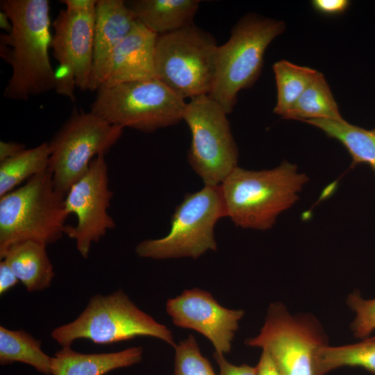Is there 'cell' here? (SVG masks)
Returning <instances> with one entry per match:
<instances>
[{
  "mask_svg": "<svg viewBox=\"0 0 375 375\" xmlns=\"http://www.w3.org/2000/svg\"><path fill=\"white\" fill-rule=\"evenodd\" d=\"M12 30L0 37V56L12 72L3 90L6 99L26 101L55 89L56 72L49 55L51 44L48 0H1Z\"/></svg>",
  "mask_w": 375,
  "mask_h": 375,
  "instance_id": "cell-1",
  "label": "cell"
},
{
  "mask_svg": "<svg viewBox=\"0 0 375 375\" xmlns=\"http://www.w3.org/2000/svg\"><path fill=\"white\" fill-rule=\"evenodd\" d=\"M308 178L287 161L271 169L236 167L220 184L226 217L243 228L267 230L291 208Z\"/></svg>",
  "mask_w": 375,
  "mask_h": 375,
  "instance_id": "cell-2",
  "label": "cell"
},
{
  "mask_svg": "<svg viewBox=\"0 0 375 375\" xmlns=\"http://www.w3.org/2000/svg\"><path fill=\"white\" fill-rule=\"evenodd\" d=\"M65 196L48 169L0 197V258L14 244L32 240L49 245L65 235Z\"/></svg>",
  "mask_w": 375,
  "mask_h": 375,
  "instance_id": "cell-3",
  "label": "cell"
},
{
  "mask_svg": "<svg viewBox=\"0 0 375 375\" xmlns=\"http://www.w3.org/2000/svg\"><path fill=\"white\" fill-rule=\"evenodd\" d=\"M285 28L282 21L247 15L233 26L229 39L218 46L215 78L208 95L227 114L232 112L238 92L258 79L266 49Z\"/></svg>",
  "mask_w": 375,
  "mask_h": 375,
  "instance_id": "cell-4",
  "label": "cell"
},
{
  "mask_svg": "<svg viewBox=\"0 0 375 375\" xmlns=\"http://www.w3.org/2000/svg\"><path fill=\"white\" fill-rule=\"evenodd\" d=\"M138 336L156 338L174 348L176 345L172 331L138 308L122 290L94 296L75 320L51 332L62 347H70L78 339L110 344Z\"/></svg>",
  "mask_w": 375,
  "mask_h": 375,
  "instance_id": "cell-5",
  "label": "cell"
},
{
  "mask_svg": "<svg viewBox=\"0 0 375 375\" xmlns=\"http://www.w3.org/2000/svg\"><path fill=\"white\" fill-rule=\"evenodd\" d=\"M217 47L214 36L194 24L158 35L156 78L183 99L208 95L215 78Z\"/></svg>",
  "mask_w": 375,
  "mask_h": 375,
  "instance_id": "cell-6",
  "label": "cell"
},
{
  "mask_svg": "<svg viewBox=\"0 0 375 375\" xmlns=\"http://www.w3.org/2000/svg\"><path fill=\"white\" fill-rule=\"evenodd\" d=\"M97 91L90 111L122 128L151 133L183 120L185 99L156 78Z\"/></svg>",
  "mask_w": 375,
  "mask_h": 375,
  "instance_id": "cell-7",
  "label": "cell"
},
{
  "mask_svg": "<svg viewBox=\"0 0 375 375\" xmlns=\"http://www.w3.org/2000/svg\"><path fill=\"white\" fill-rule=\"evenodd\" d=\"M223 217L226 214L219 185H204L185 195L175 208L167 235L142 241L135 252L141 258L154 260L196 259L208 251L217 250L214 229Z\"/></svg>",
  "mask_w": 375,
  "mask_h": 375,
  "instance_id": "cell-8",
  "label": "cell"
},
{
  "mask_svg": "<svg viewBox=\"0 0 375 375\" xmlns=\"http://www.w3.org/2000/svg\"><path fill=\"white\" fill-rule=\"evenodd\" d=\"M123 129L91 111L74 109L48 142V169L56 190L66 196L87 173L92 160L100 154L105 155L117 143Z\"/></svg>",
  "mask_w": 375,
  "mask_h": 375,
  "instance_id": "cell-9",
  "label": "cell"
},
{
  "mask_svg": "<svg viewBox=\"0 0 375 375\" xmlns=\"http://www.w3.org/2000/svg\"><path fill=\"white\" fill-rule=\"evenodd\" d=\"M227 115L209 95L190 99L185 105L183 120L192 137L188 161L204 185H220L238 167V147Z\"/></svg>",
  "mask_w": 375,
  "mask_h": 375,
  "instance_id": "cell-10",
  "label": "cell"
},
{
  "mask_svg": "<svg viewBox=\"0 0 375 375\" xmlns=\"http://www.w3.org/2000/svg\"><path fill=\"white\" fill-rule=\"evenodd\" d=\"M245 344L267 350L281 375H314L315 354L328 344L315 317L292 315L278 302L269 305L259 334Z\"/></svg>",
  "mask_w": 375,
  "mask_h": 375,
  "instance_id": "cell-11",
  "label": "cell"
},
{
  "mask_svg": "<svg viewBox=\"0 0 375 375\" xmlns=\"http://www.w3.org/2000/svg\"><path fill=\"white\" fill-rule=\"evenodd\" d=\"M95 11L61 10L53 21L51 47L59 64L56 91L75 101L74 89L90 90Z\"/></svg>",
  "mask_w": 375,
  "mask_h": 375,
  "instance_id": "cell-12",
  "label": "cell"
},
{
  "mask_svg": "<svg viewBox=\"0 0 375 375\" xmlns=\"http://www.w3.org/2000/svg\"><path fill=\"white\" fill-rule=\"evenodd\" d=\"M112 194L105 155L100 154L65 196L67 212L74 213L78 220L75 226L67 225L65 235L75 240L76 249L84 258L88 257L92 244L115 227V220L107 211Z\"/></svg>",
  "mask_w": 375,
  "mask_h": 375,
  "instance_id": "cell-13",
  "label": "cell"
},
{
  "mask_svg": "<svg viewBox=\"0 0 375 375\" xmlns=\"http://www.w3.org/2000/svg\"><path fill=\"white\" fill-rule=\"evenodd\" d=\"M166 311L174 325L194 330L212 344L215 352L224 355L231 349L243 310L228 309L212 294L199 288L185 290L166 303Z\"/></svg>",
  "mask_w": 375,
  "mask_h": 375,
  "instance_id": "cell-14",
  "label": "cell"
},
{
  "mask_svg": "<svg viewBox=\"0 0 375 375\" xmlns=\"http://www.w3.org/2000/svg\"><path fill=\"white\" fill-rule=\"evenodd\" d=\"M157 35L137 20L131 32L112 50L92 78L90 90L156 78Z\"/></svg>",
  "mask_w": 375,
  "mask_h": 375,
  "instance_id": "cell-15",
  "label": "cell"
},
{
  "mask_svg": "<svg viewBox=\"0 0 375 375\" xmlns=\"http://www.w3.org/2000/svg\"><path fill=\"white\" fill-rule=\"evenodd\" d=\"M136 22L125 1L97 0L91 81L112 50L131 32Z\"/></svg>",
  "mask_w": 375,
  "mask_h": 375,
  "instance_id": "cell-16",
  "label": "cell"
},
{
  "mask_svg": "<svg viewBox=\"0 0 375 375\" xmlns=\"http://www.w3.org/2000/svg\"><path fill=\"white\" fill-rule=\"evenodd\" d=\"M142 353L141 347L106 353H82L70 347H62L51 358V374L104 375L111 370L139 362Z\"/></svg>",
  "mask_w": 375,
  "mask_h": 375,
  "instance_id": "cell-17",
  "label": "cell"
},
{
  "mask_svg": "<svg viewBox=\"0 0 375 375\" xmlns=\"http://www.w3.org/2000/svg\"><path fill=\"white\" fill-rule=\"evenodd\" d=\"M126 3L138 22L162 35L194 24L200 1L133 0Z\"/></svg>",
  "mask_w": 375,
  "mask_h": 375,
  "instance_id": "cell-18",
  "label": "cell"
},
{
  "mask_svg": "<svg viewBox=\"0 0 375 375\" xmlns=\"http://www.w3.org/2000/svg\"><path fill=\"white\" fill-rule=\"evenodd\" d=\"M46 247L41 242L24 241L10 247L1 257L29 292L48 288L54 277Z\"/></svg>",
  "mask_w": 375,
  "mask_h": 375,
  "instance_id": "cell-19",
  "label": "cell"
},
{
  "mask_svg": "<svg viewBox=\"0 0 375 375\" xmlns=\"http://www.w3.org/2000/svg\"><path fill=\"white\" fill-rule=\"evenodd\" d=\"M305 122L340 141L352 157V165L365 162L375 173V129L367 130L343 120L310 119Z\"/></svg>",
  "mask_w": 375,
  "mask_h": 375,
  "instance_id": "cell-20",
  "label": "cell"
},
{
  "mask_svg": "<svg viewBox=\"0 0 375 375\" xmlns=\"http://www.w3.org/2000/svg\"><path fill=\"white\" fill-rule=\"evenodd\" d=\"M342 367H362L375 374V336L343 346L324 345L314 361V375H326Z\"/></svg>",
  "mask_w": 375,
  "mask_h": 375,
  "instance_id": "cell-21",
  "label": "cell"
},
{
  "mask_svg": "<svg viewBox=\"0 0 375 375\" xmlns=\"http://www.w3.org/2000/svg\"><path fill=\"white\" fill-rule=\"evenodd\" d=\"M21 362L38 372L51 374V358L41 349V341L23 330L12 331L0 326V362Z\"/></svg>",
  "mask_w": 375,
  "mask_h": 375,
  "instance_id": "cell-22",
  "label": "cell"
},
{
  "mask_svg": "<svg viewBox=\"0 0 375 375\" xmlns=\"http://www.w3.org/2000/svg\"><path fill=\"white\" fill-rule=\"evenodd\" d=\"M49 156V144L43 142L0 162V197L25 180L48 169Z\"/></svg>",
  "mask_w": 375,
  "mask_h": 375,
  "instance_id": "cell-23",
  "label": "cell"
},
{
  "mask_svg": "<svg viewBox=\"0 0 375 375\" xmlns=\"http://www.w3.org/2000/svg\"><path fill=\"white\" fill-rule=\"evenodd\" d=\"M283 118L303 122L318 119H344L330 88L321 72H319L294 106Z\"/></svg>",
  "mask_w": 375,
  "mask_h": 375,
  "instance_id": "cell-24",
  "label": "cell"
},
{
  "mask_svg": "<svg viewBox=\"0 0 375 375\" xmlns=\"http://www.w3.org/2000/svg\"><path fill=\"white\" fill-rule=\"evenodd\" d=\"M277 90L274 111L283 117L319 72L281 60L273 65Z\"/></svg>",
  "mask_w": 375,
  "mask_h": 375,
  "instance_id": "cell-25",
  "label": "cell"
},
{
  "mask_svg": "<svg viewBox=\"0 0 375 375\" xmlns=\"http://www.w3.org/2000/svg\"><path fill=\"white\" fill-rule=\"evenodd\" d=\"M174 349L173 375H217L210 362L201 354L194 335L181 341Z\"/></svg>",
  "mask_w": 375,
  "mask_h": 375,
  "instance_id": "cell-26",
  "label": "cell"
},
{
  "mask_svg": "<svg viewBox=\"0 0 375 375\" xmlns=\"http://www.w3.org/2000/svg\"><path fill=\"white\" fill-rule=\"evenodd\" d=\"M347 303L355 313L351 324L353 335L358 338H368L375 331V299H365L358 291L349 294Z\"/></svg>",
  "mask_w": 375,
  "mask_h": 375,
  "instance_id": "cell-27",
  "label": "cell"
},
{
  "mask_svg": "<svg viewBox=\"0 0 375 375\" xmlns=\"http://www.w3.org/2000/svg\"><path fill=\"white\" fill-rule=\"evenodd\" d=\"M213 358L219 368V375H256V367L247 365H235L230 363L223 354L215 352Z\"/></svg>",
  "mask_w": 375,
  "mask_h": 375,
  "instance_id": "cell-28",
  "label": "cell"
},
{
  "mask_svg": "<svg viewBox=\"0 0 375 375\" xmlns=\"http://www.w3.org/2000/svg\"><path fill=\"white\" fill-rule=\"evenodd\" d=\"M312 6L325 15H338L344 12L350 5L348 0H313Z\"/></svg>",
  "mask_w": 375,
  "mask_h": 375,
  "instance_id": "cell-29",
  "label": "cell"
},
{
  "mask_svg": "<svg viewBox=\"0 0 375 375\" xmlns=\"http://www.w3.org/2000/svg\"><path fill=\"white\" fill-rule=\"evenodd\" d=\"M19 279L9 265L4 260L0 262V294L2 295L14 287Z\"/></svg>",
  "mask_w": 375,
  "mask_h": 375,
  "instance_id": "cell-30",
  "label": "cell"
},
{
  "mask_svg": "<svg viewBox=\"0 0 375 375\" xmlns=\"http://www.w3.org/2000/svg\"><path fill=\"white\" fill-rule=\"evenodd\" d=\"M256 375H281L269 353L262 349L258 363L255 367Z\"/></svg>",
  "mask_w": 375,
  "mask_h": 375,
  "instance_id": "cell-31",
  "label": "cell"
},
{
  "mask_svg": "<svg viewBox=\"0 0 375 375\" xmlns=\"http://www.w3.org/2000/svg\"><path fill=\"white\" fill-rule=\"evenodd\" d=\"M66 9L76 12H90L95 11L97 0H62Z\"/></svg>",
  "mask_w": 375,
  "mask_h": 375,
  "instance_id": "cell-32",
  "label": "cell"
},
{
  "mask_svg": "<svg viewBox=\"0 0 375 375\" xmlns=\"http://www.w3.org/2000/svg\"><path fill=\"white\" fill-rule=\"evenodd\" d=\"M26 149L24 145L17 142H0V162L11 158Z\"/></svg>",
  "mask_w": 375,
  "mask_h": 375,
  "instance_id": "cell-33",
  "label": "cell"
},
{
  "mask_svg": "<svg viewBox=\"0 0 375 375\" xmlns=\"http://www.w3.org/2000/svg\"><path fill=\"white\" fill-rule=\"evenodd\" d=\"M0 26L2 29L6 31L7 33L11 31L12 27L8 16L6 12L1 10L0 12Z\"/></svg>",
  "mask_w": 375,
  "mask_h": 375,
  "instance_id": "cell-34",
  "label": "cell"
}]
</instances>
